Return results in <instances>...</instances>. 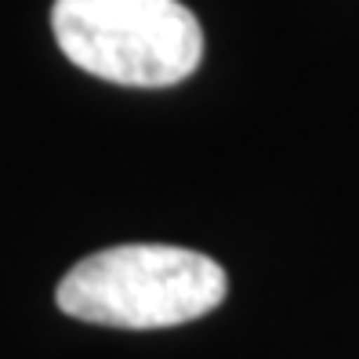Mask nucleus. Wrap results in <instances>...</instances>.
Wrapping results in <instances>:
<instances>
[{
    "label": "nucleus",
    "instance_id": "obj_2",
    "mask_svg": "<svg viewBox=\"0 0 359 359\" xmlns=\"http://www.w3.org/2000/svg\"><path fill=\"white\" fill-rule=\"evenodd\" d=\"M51 29L76 69L123 88H171L203 58L200 18L182 0H55Z\"/></svg>",
    "mask_w": 359,
    "mask_h": 359
},
{
    "label": "nucleus",
    "instance_id": "obj_1",
    "mask_svg": "<svg viewBox=\"0 0 359 359\" xmlns=\"http://www.w3.org/2000/svg\"><path fill=\"white\" fill-rule=\"evenodd\" d=\"M225 269L171 243H120L76 262L55 302L73 320L120 330L193 323L225 302Z\"/></svg>",
    "mask_w": 359,
    "mask_h": 359
}]
</instances>
